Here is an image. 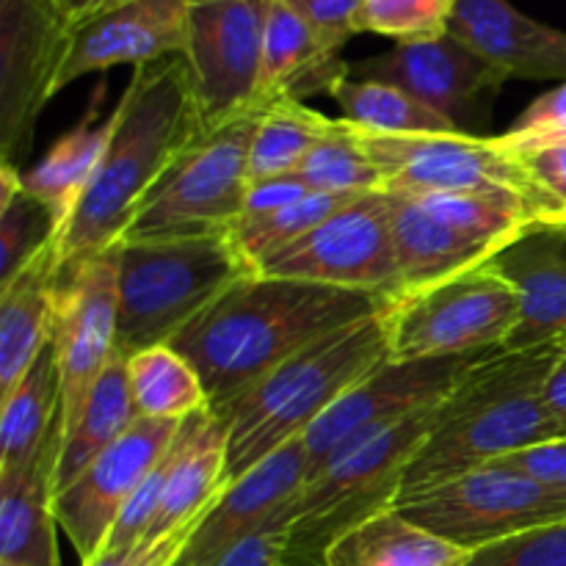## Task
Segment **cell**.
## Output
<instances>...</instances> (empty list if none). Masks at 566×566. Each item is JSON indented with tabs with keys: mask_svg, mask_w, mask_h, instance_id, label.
Masks as SVG:
<instances>
[{
	"mask_svg": "<svg viewBox=\"0 0 566 566\" xmlns=\"http://www.w3.org/2000/svg\"><path fill=\"white\" fill-rule=\"evenodd\" d=\"M387 304L374 293L249 274L169 346L197 368L210 409L221 412L298 352Z\"/></svg>",
	"mask_w": 566,
	"mask_h": 566,
	"instance_id": "obj_1",
	"label": "cell"
},
{
	"mask_svg": "<svg viewBox=\"0 0 566 566\" xmlns=\"http://www.w3.org/2000/svg\"><path fill=\"white\" fill-rule=\"evenodd\" d=\"M205 127L186 55H166L136 66L111 111L103 164L59 232V265L116 247L144 199Z\"/></svg>",
	"mask_w": 566,
	"mask_h": 566,
	"instance_id": "obj_2",
	"label": "cell"
},
{
	"mask_svg": "<svg viewBox=\"0 0 566 566\" xmlns=\"http://www.w3.org/2000/svg\"><path fill=\"white\" fill-rule=\"evenodd\" d=\"M562 352L564 346L497 348L475 363L437 409L434 429L415 453L398 501L566 437V426L542 398Z\"/></svg>",
	"mask_w": 566,
	"mask_h": 566,
	"instance_id": "obj_3",
	"label": "cell"
},
{
	"mask_svg": "<svg viewBox=\"0 0 566 566\" xmlns=\"http://www.w3.org/2000/svg\"><path fill=\"white\" fill-rule=\"evenodd\" d=\"M387 307L313 343L216 412L227 429V484L307 434L357 381L390 359Z\"/></svg>",
	"mask_w": 566,
	"mask_h": 566,
	"instance_id": "obj_4",
	"label": "cell"
},
{
	"mask_svg": "<svg viewBox=\"0 0 566 566\" xmlns=\"http://www.w3.org/2000/svg\"><path fill=\"white\" fill-rule=\"evenodd\" d=\"M249 274L258 271L238 252L230 230L122 238L116 263V352L130 357L171 343Z\"/></svg>",
	"mask_w": 566,
	"mask_h": 566,
	"instance_id": "obj_5",
	"label": "cell"
},
{
	"mask_svg": "<svg viewBox=\"0 0 566 566\" xmlns=\"http://www.w3.org/2000/svg\"><path fill=\"white\" fill-rule=\"evenodd\" d=\"M440 403L352 448L285 503L282 566H326V553L346 531L396 509L403 475L437 423Z\"/></svg>",
	"mask_w": 566,
	"mask_h": 566,
	"instance_id": "obj_6",
	"label": "cell"
},
{
	"mask_svg": "<svg viewBox=\"0 0 566 566\" xmlns=\"http://www.w3.org/2000/svg\"><path fill=\"white\" fill-rule=\"evenodd\" d=\"M401 293L446 282L490 263L536 219L534 208L501 193H390Z\"/></svg>",
	"mask_w": 566,
	"mask_h": 566,
	"instance_id": "obj_7",
	"label": "cell"
},
{
	"mask_svg": "<svg viewBox=\"0 0 566 566\" xmlns=\"http://www.w3.org/2000/svg\"><path fill=\"white\" fill-rule=\"evenodd\" d=\"M265 103L208 125L169 166L125 238L199 235L230 230L243 213L249 188V147Z\"/></svg>",
	"mask_w": 566,
	"mask_h": 566,
	"instance_id": "obj_8",
	"label": "cell"
},
{
	"mask_svg": "<svg viewBox=\"0 0 566 566\" xmlns=\"http://www.w3.org/2000/svg\"><path fill=\"white\" fill-rule=\"evenodd\" d=\"M517 324V291L490 263H484L390 302V359L497 352L506 346Z\"/></svg>",
	"mask_w": 566,
	"mask_h": 566,
	"instance_id": "obj_9",
	"label": "cell"
},
{
	"mask_svg": "<svg viewBox=\"0 0 566 566\" xmlns=\"http://www.w3.org/2000/svg\"><path fill=\"white\" fill-rule=\"evenodd\" d=\"M431 534L475 553L486 545L566 520V490L547 486L506 462L470 470L396 503Z\"/></svg>",
	"mask_w": 566,
	"mask_h": 566,
	"instance_id": "obj_10",
	"label": "cell"
},
{
	"mask_svg": "<svg viewBox=\"0 0 566 566\" xmlns=\"http://www.w3.org/2000/svg\"><path fill=\"white\" fill-rule=\"evenodd\" d=\"M352 125V122H348ZM381 171L387 193H501L534 208L539 199L523 160L501 136L473 133H426V136H379L354 127Z\"/></svg>",
	"mask_w": 566,
	"mask_h": 566,
	"instance_id": "obj_11",
	"label": "cell"
},
{
	"mask_svg": "<svg viewBox=\"0 0 566 566\" xmlns=\"http://www.w3.org/2000/svg\"><path fill=\"white\" fill-rule=\"evenodd\" d=\"M486 354L492 352L437 359H387L381 368L357 381L302 437L307 448V481L352 448L446 401L462 376Z\"/></svg>",
	"mask_w": 566,
	"mask_h": 566,
	"instance_id": "obj_12",
	"label": "cell"
},
{
	"mask_svg": "<svg viewBox=\"0 0 566 566\" xmlns=\"http://www.w3.org/2000/svg\"><path fill=\"white\" fill-rule=\"evenodd\" d=\"M258 274L374 293L396 302L401 282L392 235V197L387 191L363 193L313 232L265 260Z\"/></svg>",
	"mask_w": 566,
	"mask_h": 566,
	"instance_id": "obj_13",
	"label": "cell"
},
{
	"mask_svg": "<svg viewBox=\"0 0 566 566\" xmlns=\"http://www.w3.org/2000/svg\"><path fill=\"white\" fill-rule=\"evenodd\" d=\"M119 243L59 265L50 346L61 379V423H75L103 370L116 357Z\"/></svg>",
	"mask_w": 566,
	"mask_h": 566,
	"instance_id": "obj_14",
	"label": "cell"
},
{
	"mask_svg": "<svg viewBox=\"0 0 566 566\" xmlns=\"http://www.w3.org/2000/svg\"><path fill=\"white\" fill-rule=\"evenodd\" d=\"M70 25L53 0H0V155L22 169L64 64Z\"/></svg>",
	"mask_w": 566,
	"mask_h": 566,
	"instance_id": "obj_15",
	"label": "cell"
},
{
	"mask_svg": "<svg viewBox=\"0 0 566 566\" xmlns=\"http://www.w3.org/2000/svg\"><path fill=\"white\" fill-rule=\"evenodd\" d=\"M271 0H188L186 61L205 125L258 103Z\"/></svg>",
	"mask_w": 566,
	"mask_h": 566,
	"instance_id": "obj_16",
	"label": "cell"
},
{
	"mask_svg": "<svg viewBox=\"0 0 566 566\" xmlns=\"http://www.w3.org/2000/svg\"><path fill=\"white\" fill-rule=\"evenodd\" d=\"M177 431L180 423L138 418L114 446L55 492V520L70 536L81 564L103 553L122 509L169 453Z\"/></svg>",
	"mask_w": 566,
	"mask_h": 566,
	"instance_id": "obj_17",
	"label": "cell"
},
{
	"mask_svg": "<svg viewBox=\"0 0 566 566\" xmlns=\"http://www.w3.org/2000/svg\"><path fill=\"white\" fill-rule=\"evenodd\" d=\"M352 75L403 88L459 133H470V125L490 116L497 92L509 81L453 33L392 44L387 53L352 64Z\"/></svg>",
	"mask_w": 566,
	"mask_h": 566,
	"instance_id": "obj_18",
	"label": "cell"
},
{
	"mask_svg": "<svg viewBox=\"0 0 566 566\" xmlns=\"http://www.w3.org/2000/svg\"><path fill=\"white\" fill-rule=\"evenodd\" d=\"M188 42V0H127L83 25L70 28L55 94L77 77L111 66L153 64L182 55Z\"/></svg>",
	"mask_w": 566,
	"mask_h": 566,
	"instance_id": "obj_19",
	"label": "cell"
},
{
	"mask_svg": "<svg viewBox=\"0 0 566 566\" xmlns=\"http://www.w3.org/2000/svg\"><path fill=\"white\" fill-rule=\"evenodd\" d=\"M307 481L304 440L287 442L265 462L227 484L213 506L199 517L186 547L171 566H213L227 551L263 528L296 497Z\"/></svg>",
	"mask_w": 566,
	"mask_h": 566,
	"instance_id": "obj_20",
	"label": "cell"
},
{
	"mask_svg": "<svg viewBox=\"0 0 566 566\" xmlns=\"http://www.w3.org/2000/svg\"><path fill=\"white\" fill-rule=\"evenodd\" d=\"M520 296V324L506 352L564 346L566 340V224L534 221L490 260Z\"/></svg>",
	"mask_w": 566,
	"mask_h": 566,
	"instance_id": "obj_21",
	"label": "cell"
},
{
	"mask_svg": "<svg viewBox=\"0 0 566 566\" xmlns=\"http://www.w3.org/2000/svg\"><path fill=\"white\" fill-rule=\"evenodd\" d=\"M448 33L506 77L566 81V31L523 14L509 0H457Z\"/></svg>",
	"mask_w": 566,
	"mask_h": 566,
	"instance_id": "obj_22",
	"label": "cell"
},
{
	"mask_svg": "<svg viewBox=\"0 0 566 566\" xmlns=\"http://www.w3.org/2000/svg\"><path fill=\"white\" fill-rule=\"evenodd\" d=\"M227 486V429L213 409L182 420L169 451L158 517L144 542H160L193 528Z\"/></svg>",
	"mask_w": 566,
	"mask_h": 566,
	"instance_id": "obj_23",
	"label": "cell"
},
{
	"mask_svg": "<svg viewBox=\"0 0 566 566\" xmlns=\"http://www.w3.org/2000/svg\"><path fill=\"white\" fill-rule=\"evenodd\" d=\"M64 423L50 429L42 451L22 470L0 475V562L20 566H61L55 545V475Z\"/></svg>",
	"mask_w": 566,
	"mask_h": 566,
	"instance_id": "obj_24",
	"label": "cell"
},
{
	"mask_svg": "<svg viewBox=\"0 0 566 566\" xmlns=\"http://www.w3.org/2000/svg\"><path fill=\"white\" fill-rule=\"evenodd\" d=\"M352 72L340 50L318 36L285 0H271L263 36L258 103L329 94Z\"/></svg>",
	"mask_w": 566,
	"mask_h": 566,
	"instance_id": "obj_25",
	"label": "cell"
},
{
	"mask_svg": "<svg viewBox=\"0 0 566 566\" xmlns=\"http://www.w3.org/2000/svg\"><path fill=\"white\" fill-rule=\"evenodd\" d=\"M59 254L55 247L33 258L9 285L0 287V398L9 396L39 354L48 348L53 332Z\"/></svg>",
	"mask_w": 566,
	"mask_h": 566,
	"instance_id": "obj_26",
	"label": "cell"
},
{
	"mask_svg": "<svg viewBox=\"0 0 566 566\" xmlns=\"http://www.w3.org/2000/svg\"><path fill=\"white\" fill-rule=\"evenodd\" d=\"M470 556L398 509H387L346 531L326 553V566H464Z\"/></svg>",
	"mask_w": 566,
	"mask_h": 566,
	"instance_id": "obj_27",
	"label": "cell"
},
{
	"mask_svg": "<svg viewBox=\"0 0 566 566\" xmlns=\"http://www.w3.org/2000/svg\"><path fill=\"white\" fill-rule=\"evenodd\" d=\"M99 97H103V88H97V97H94L86 119L64 133L31 169L20 171L22 188L31 191L39 202L48 205L50 213L55 216L59 232L64 230L81 199L86 197L88 186L103 164L105 147H108L111 116L103 125H94V105Z\"/></svg>",
	"mask_w": 566,
	"mask_h": 566,
	"instance_id": "obj_28",
	"label": "cell"
},
{
	"mask_svg": "<svg viewBox=\"0 0 566 566\" xmlns=\"http://www.w3.org/2000/svg\"><path fill=\"white\" fill-rule=\"evenodd\" d=\"M136 420L138 412L130 396V385H127V359L116 354L94 390L88 392L75 423L64 431L55 492L70 484L81 470H86L105 448L114 446Z\"/></svg>",
	"mask_w": 566,
	"mask_h": 566,
	"instance_id": "obj_29",
	"label": "cell"
},
{
	"mask_svg": "<svg viewBox=\"0 0 566 566\" xmlns=\"http://www.w3.org/2000/svg\"><path fill=\"white\" fill-rule=\"evenodd\" d=\"M61 418V379L48 343L25 379L0 398V475L22 470L48 440Z\"/></svg>",
	"mask_w": 566,
	"mask_h": 566,
	"instance_id": "obj_30",
	"label": "cell"
},
{
	"mask_svg": "<svg viewBox=\"0 0 566 566\" xmlns=\"http://www.w3.org/2000/svg\"><path fill=\"white\" fill-rule=\"evenodd\" d=\"M125 359L127 385L138 418L182 423L191 415L210 409L197 368L169 343L144 348Z\"/></svg>",
	"mask_w": 566,
	"mask_h": 566,
	"instance_id": "obj_31",
	"label": "cell"
},
{
	"mask_svg": "<svg viewBox=\"0 0 566 566\" xmlns=\"http://www.w3.org/2000/svg\"><path fill=\"white\" fill-rule=\"evenodd\" d=\"M329 97L340 105L343 119L379 136H426V133H459L451 122L415 99L403 88L385 81H365L348 72Z\"/></svg>",
	"mask_w": 566,
	"mask_h": 566,
	"instance_id": "obj_32",
	"label": "cell"
},
{
	"mask_svg": "<svg viewBox=\"0 0 566 566\" xmlns=\"http://www.w3.org/2000/svg\"><path fill=\"white\" fill-rule=\"evenodd\" d=\"M332 119L302 99H274L260 114L249 147V182L296 177L310 149L329 133Z\"/></svg>",
	"mask_w": 566,
	"mask_h": 566,
	"instance_id": "obj_33",
	"label": "cell"
},
{
	"mask_svg": "<svg viewBox=\"0 0 566 566\" xmlns=\"http://www.w3.org/2000/svg\"><path fill=\"white\" fill-rule=\"evenodd\" d=\"M20 171L11 164H0V287L59 241L55 216L22 188Z\"/></svg>",
	"mask_w": 566,
	"mask_h": 566,
	"instance_id": "obj_34",
	"label": "cell"
},
{
	"mask_svg": "<svg viewBox=\"0 0 566 566\" xmlns=\"http://www.w3.org/2000/svg\"><path fill=\"white\" fill-rule=\"evenodd\" d=\"M307 191L363 197L381 191V171L359 142L354 125L332 119L329 133L310 149L296 171Z\"/></svg>",
	"mask_w": 566,
	"mask_h": 566,
	"instance_id": "obj_35",
	"label": "cell"
},
{
	"mask_svg": "<svg viewBox=\"0 0 566 566\" xmlns=\"http://www.w3.org/2000/svg\"><path fill=\"white\" fill-rule=\"evenodd\" d=\"M354 199L357 197L307 191L287 208L276 210V213L260 216V219H238L230 227V235L235 241L238 252L258 271L265 260L296 243L307 232H313L315 227L324 224L329 216H335L337 210L346 208Z\"/></svg>",
	"mask_w": 566,
	"mask_h": 566,
	"instance_id": "obj_36",
	"label": "cell"
},
{
	"mask_svg": "<svg viewBox=\"0 0 566 566\" xmlns=\"http://www.w3.org/2000/svg\"><path fill=\"white\" fill-rule=\"evenodd\" d=\"M457 0H365L359 33H379L398 42H423L448 33Z\"/></svg>",
	"mask_w": 566,
	"mask_h": 566,
	"instance_id": "obj_37",
	"label": "cell"
},
{
	"mask_svg": "<svg viewBox=\"0 0 566 566\" xmlns=\"http://www.w3.org/2000/svg\"><path fill=\"white\" fill-rule=\"evenodd\" d=\"M464 566H566V520L481 547Z\"/></svg>",
	"mask_w": 566,
	"mask_h": 566,
	"instance_id": "obj_38",
	"label": "cell"
},
{
	"mask_svg": "<svg viewBox=\"0 0 566 566\" xmlns=\"http://www.w3.org/2000/svg\"><path fill=\"white\" fill-rule=\"evenodd\" d=\"M501 142L517 153L551 147V144H566V81L536 97L517 116V122L506 133H501Z\"/></svg>",
	"mask_w": 566,
	"mask_h": 566,
	"instance_id": "obj_39",
	"label": "cell"
},
{
	"mask_svg": "<svg viewBox=\"0 0 566 566\" xmlns=\"http://www.w3.org/2000/svg\"><path fill=\"white\" fill-rule=\"evenodd\" d=\"M517 153V149H514ZM539 199V221L566 219V144L517 153Z\"/></svg>",
	"mask_w": 566,
	"mask_h": 566,
	"instance_id": "obj_40",
	"label": "cell"
},
{
	"mask_svg": "<svg viewBox=\"0 0 566 566\" xmlns=\"http://www.w3.org/2000/svg\"><path fill=\"white\" fill-rule=\"evenodd\" d=\"M324 42L343 50V44L359 33V14L365 0H285Z\"/></svg>",
	"mask_w": 566,
	"mask_h": 566,
	"instance_id": "obj_41",
	"label": "cell"
},
{
	"mask_svg": "<svg viewBox=\"0 0 566 566\" xmlns=\"http://www.w3.org/2000/svg\"><path fill=\"white\" fill-rule=\"evenodd\" d=\"M287 520L285 509L276 514L271 523L254 531L243 542H238L232 551H227L213 566H282V553H285L287 542Z\"/></svg>",
	"mask_w": 566,
	"mask_h": 566,
	"instance_id": "obj_42",
	"label": "cell"
},
{
	"mask_svg": "<svg viewBox=\"0 0 566 566\" xmlns=\"http://www.w3.org/2000/svg\"><path fill=\"white\" fill-rule=\"evenodd\" d=\"M503 462L512 464L520 473L531 475V479L542 481V484L566 490V437L525 448V451L514 453V457L503 459Z\"/></svg>",
	"mask_w": 566,
	"mask_h": 566,
	"instance_id": "obj_43",
	"label": "cell"
},
{
	"mask_svg": "<svg viewBox=\"0 0 566 566\" xmlns=\"http://www.w3.org/2000/svg\"><path fill=\"white\" fill-rule=\"evenodd\" d=\"M304 193H307V188H304V182L293 175L249 182L241 219H260V216L276 213V210L287 208V205L296 202Z\"/></svg>",
	"mask_w": 566,
	"mask_h": 566,
	"instance_id": "obj_44",
	"label": "cell"
},
{
	"mask_svg": "<svg viewBox=\"0 0 566 566\" xmlns=\"http://www.w3.org/2000/svg\"><path fill=\"white\" fill-rule=\"evenodd\" d=\"M193 528L180 531V534L169 536V539L160 542H142L136 547H127V551H114V553H99L94 562L83 566H171L175 558L180 556V551L186 547L188 536Z\"/></svg>",
	"mask_w": 566,
	"mask_h": 566,
	"instance_id": "obj_45",
	"label": "cell"
},
{
	"mask_svg": "<svg viewBox=\"0 0 566 566\" xmlns=\"http://www.w3.org/2000/svg\"><path fill=\"white\" fill-rule=\"evenodd\" d=\"M122 3H127V0H53L55 11L70 28L83 25V22L94 20V17L105 14V11L116 9Z\"/></svg>",
	"mask_w": 566,
	"mask_h": 566,
	"instance_id": "obj_46",
	"label": "cell"
},
{
	"mask_svg": "<svg viewBox=\"0 0 566 566\" xmlns=\"http://www.w3.org/2000/svg\"><path fill=\"white\" fill-rule=\"evenodd\" d=\"M542 398H545L547 409L566 426V348L558 354L551 374H547L545 387H542Z\"/></svg>",
	"mask_w": 566,
	"mask_h": 566,
	"instance_id": "obj_47",
	"label": "cell"
},
{
	"mask_svg": "<svg viewBox=\"0 0 566 566\" xmlns=\"http://www.w3.org/2000/svg\"><path fill=\"white\" fill-rule=\"evenodd\" d=\"M0 566H20V564H6V562H0Z\"/></svg>",
	"mask_w": 566,
	"mask_h": 566,
	"instance_id": "obj_48",
	"label": "cell"
},
{
	"mask_svg": "<svg viewBox=\"0 0 566 566\" xmlns=\"http://www.w3.org/2000/svg\"><path fill=\"white\" fill-rule=\"evenodd\" d=\"M558 224H566V219H564V221H558Z\"/></svg>",
	"mask_w": 566,
	"mask_h": 566,
	"instance_id": "obj_49",
	"label": "cell"
},
{
	"mask_svg": "<svg viewBox=\"0 0 566 566\" xmlns=\"http://www.w3.org/2000/svg\"><path fill=\"white\" fill-rule=\"evenodd\" d=\"M564 348H566V340H564Z\"/></svg>",
	"mask_w": 566,
	"mask_h": 566,
	"instance_id": "obj_50",
	"label": "cell"
}]
</instances>
